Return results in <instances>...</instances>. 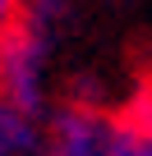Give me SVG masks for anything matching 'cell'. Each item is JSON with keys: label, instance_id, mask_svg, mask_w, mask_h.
<instances>
[{"label": "cell", "instance_id": "cell-1", "mask_svg": "<svg viewBox=\"0 0 152 156\" xmlns=\"http://www.w3.org/2000/svg\"><path fill=\"white\" fill-rule=\"evenodd\" d=\"M74 19V0H32L19 9L0 41V106H9L28 119H51L60 97L51 87V69L60 41Z\"/></svg>", "mask_w": 152, "mask_h": 156}, {"label": "cell", "instance_id": "cell-2", "mask_svg": "<svg viewBox=\"0 0 152 156\" xmlns=\"http://www.w3.org/2000/svg\"><path fill=\"white\" fill-rule=\"evenodd\" d=\"M46 156H152V87L120 106L60 97L46 119Z\"/></svg>", "mask_w": 152, "mask_h": 156}, {"label": "cell", "instance_id": "cell-3", "mask_svg": "<svg viewBox=\"0 0 152 156\" xmlns=\"http://www.w3.org/2000/svg\"><path fill=\"white\" fill-rule=\"evenodd\" d=\"M0 156H46V124L0 106Z\"/></svg>", "mask_w": 152, "mask_h": 156}, {"label": "cell", "instance_id": "cell-4", "mask_svg": "<svg viewBox=\"0 0 152 156\" xmlns=\"http://www.w3.org/2000/svg\"><path fill=\"white\" fill-rule=\"evenodd\" d=\"M14 19H19V5H14V0H0V41H5V32H9Z\"/></svg>", "mask_w": 152, "mask_h": 156}, {"label": "cell", "instance_id": "cell-5", "mask_svg": "<svg viewBox=\"0 0 152 156\" xmlns=\"http://www.w3.org/2000/svg\"><path fill=\"white\" fill-rule=\"evenodd\" d=\"M14 5H19V9H23V5H32V0H14Z\"/></svg>", "mask_w": 152, "mask_h": 156}]
</instances>
